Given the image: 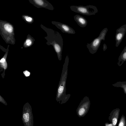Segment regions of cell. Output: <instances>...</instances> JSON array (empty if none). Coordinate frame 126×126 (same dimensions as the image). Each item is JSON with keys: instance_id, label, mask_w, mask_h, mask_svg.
<instances>
[{"instance_id": "1", "label": "cell", "mask_w": 126, "mask_h": 126, "mask_svg": "<svg viewBox=\"0 0 126 126\" xmlns=\"http://www.w3.org/2000/svg\"><path fill=\"white\" fill-rule=\"evenodd\" d=\"M40 27L47 33V36L44 37L47 40L46 44L48 46H53L58 59L61 61L63 45V39L61 35L58 32L47 28L42 24Z\"/></svg>"}, {"instance_id": "2", "label": "cell", "mask_w": 126, "mask_h": 126, "mask_svg": "<svg viewBox=\"0 0 126 126\" xmlns=\"http://www.w3.org/2000/svg\"><path fill=\"white\" fill-rule=\"evenodd\" d=\"M69 57L67 55L63 66L61 76L57 89L56 100L62 104L66 102L70 96V94H66V82L67 78Z\"/></svg>"}, {"instance_id": "3", "label": "cell", "mask_w": 126, "mask_h": 126, "mask_svg": "<svg viewBox=\"0 0 126 126\" xmlns=\"http://www.w3.org/2000/svg\"><path fill=\"white\" fill-rule=\"evenodd\" d=\"M0 34L6 44L16 43L13 25L6 21L0 20Z\"/></svg>"}, {"instance_id": "4", "label": "cell", "mask_w": 126, "mask_h": 126, "mask_svg": "<svg viewBox=\"0 0 126 126\" xmlns=\"http://www.w3.org/2000/svg\"><path fill=\"white\" fill-rule=\"evenodd\" d=\"M108 30L107 28H104L101 31L98 37L94 39L90 43H87V47L91 53L94 54L97 52L101 41L105 40Z\"/></svg>"}, {"instance_id": "5", "label": "cell", "mask_w": 126, "mask_h": 126, "mask_svg": "<svg viewBox=\"0 0 126 126\" xmlns=\"http://www.w3.org/2000/svg\"><path fill=\"white\" fill-rule=\"evenodd\" d=\"M70 8L72 11L87 16L95 15L98 11L95 6L89 5L86 6L72 5Z\"/></svg>"}, {"instance_id": "6", "label": "cell", "mask_w": 126, "mask_h": 126, "mask_svg": "<svg viewBox=\"0 0 126 126\" xmlns=\"http://www.w3.org/2000/svg\"><path fill=\"white\" fill-rule=\"evenodd\" d=\"M33 116L32 107L28 103L24 105L22 119L24 126H33Z\"/></svg>"}, {"instance_id": "7", "label": "cell", "mask_w": 126, "mask_h": 126, "mask_svg": "<svg viewBox=\"0 0 126 126\" xmlns=\"http://www.w3.org/2000/svg\"><path fill=\"white\" fill-rule=\"evenodd\" d=\"M90 105L89 98L85 96L80 102L76 110L77 114L79 117H84L87 113Z\"/></svg>"}, {"instance_id": "8", "label": "cell", "mask_w": 126, "mask_h": 126, "mask_svg": "<svg viewBox=\"0 0 126 126\" xmlns=\"http://www.w3.org/2000/svg\"><path fill=\"white\" fill-rule=\"evenodd\" d=\"M29 2L37 8H44L53 10L54 8L52 4L46 0H29Z\"/></svg>"}, {"instance_id": "9", "label": "cell", "mask_w": 126, "mask_h": 126, "mask_svg": "<svg viewBox=\"0 0 126 126\" xmlns=\"http://www.w3.org/2000/svg\"><path fill=\"white\" fill-rule=\"evenodd\" d=\"M51 23L63 33L72 34H74L76 33L74 29L66 24L53 21H52Z\"/></svg>"}, {"instance_id": "10", "label": "cell", "mask_w": 126, "mask_h": 126, "mask_svg": "<svg viewBox=\"0 0 126 126\" xmlns=\"http://www.w3.org/2000/svg\"><path fill=\"white\" fill-rule=\"evenodd\" d=\"M126 32V24L122 26L116 30L115 35L116 47H117L122 42Z\"/></svg>"}, {"instance_id": "11", "label": "cell", "mask_w": 126, "mask_h": 126, "mask_svg": "<svg viewBox=\"0 0 126 126\" xmlns=\"http://www.w3.org/2000/svg\"><path fill=\"white\" fill-rule=\"evenodd\" d=\"M120 110L119 109L116 108L112 110L110 114L109 120L114 126L117 125Z\"/></svg>"}, {"instance_id": "12", "label": "cell", "mask_w": 126, "mask_h": 126, "mask_svg": "<svg viewBox=\"0 0 126 126\" xmlns=\"http://www.w3.org/2000/svg\"><path fill=\"white\" fill-rule=\"evenodd\" d=\"M74 19L78 24L81 28H84L87 25L88 22L83 16L79 15L74 16Z\"/></svg>"}, {"instance_id": "13", "label": "cell", "mask_w": 126, "mask_h": 126, "mask_svg": "<svg viewBox=\"0 0 126 126\" xmlns=\"http://www.w3.org/2000/svg\"><path fill=\"white\" fill-rule=\"evenodd\" d=\"M35 40L33 37L28 34L23 43V47L28 48L32 46L34 44Z\"/></svg>"}, {"instance_id": "14", "label": "cell", "mask_w": 126, "mask_h": 126, "mask_svg": "<svg viewBox=\"0 0 126 126\" xmlns=\"http://www.w3.org/2000/svg\"><path fill=\"white\" fill-rule=\"evenodd\" d=\"M117 64L121 66L125 61H126V46L122 51L118 59Z\"/></svg>"}, {"instance_id": "15", "label": "cell", "mask_w": 126, "mask_h": 126, "mask_svg": "<svg viewBox=\"0 0 126 126\" xmlns=\"http://www.w3.org/2000/svg\"><path fill=\"white\" fill-rule=\"evenodd\" d=\"M112 85L114 87L122 88L124 93L126 94V81L117 82Z\"/></svg>"}, {"instance_id": "16", "label": "cell", "mask_w": 126, "mask_h": 126, "mask_svg": "<svg viewBox=\"0 0 126 126\" xmlns=\"http://www.w3.org/2000/svg\"><path fill=\"white\" fill-rule=\"evenodd\" d=\"M22 17L24 20L27 23L31 24L34 22V20L33 18L29 15H23L22 16Z\"/></svg>"}, {"instance_id": "17", "label": "cell", "mask_w": 126, "mask_h": 126, "mask_svg": "<svg viewBox=\"0 0 126 126\" xmlns=\"http://www.w3.org/2000/svg\"><path fill=\"white\" fill-rule=\"evenodd\" d=\"M126 124L125 118L123 115L121 118L118 126H126Z\"/></svg>"}, {"instance_id": "18", "label": "cell", "mask_w": 126, "mask_h": 126, "mask_svg": "<svg viewBox=\"0 0 126 126\" xmlns=\"http://www.w3.org/2000/svg\"><path fill=\"white\" fill-rule=\"evenodd\" d=\"M0 63L2 67L4 68V69H6L7 66V64L6 61L3 63Z\"/></svg>"}, {"instance_id": "19", "label": "cell", "mask_w": 126, "mask_h": 126, "mask_svg": "<svg viewBox=\"0 0 126 126\" xmlns=\"http://www.w3.org/2000/svg\"><path fill=\"white\" fill-rule=\"evenodd\" d=\"M0 101L5 105H7V104L6 101L1 96H0Z\"/></svg>"}, {"instance_id": "20", "label": "cell", "mask_w": 126, "mask_h": 126, "mask_svg": "<svg viewBox=\"0 0 126 126\" xmlns=\"http://www.w3.org/2000/svg\"><path fill=\"white\" fill-rule=\"evenodd\" d=\"M23 73L26 77H27L30 76V73L27 70H25L23 72Z\"/></svg>"}, {"instance_id": "21", "label": "cell", "mask_w": 126, "mask_h": 126, "mask_svg": "<svg viewBox=\"0 0 126 126\" xmlns=\"http://www.w3.org/2000/svg\"><path fill=\"white\" fill-rule=\"evenodd\" d=\"M103 48L104 51H105L107 49V46L105 44H104Z\"/></svg>"}, {"instance_id": "22", "label": "cell", "mask_w": 126, "mask_h": 126, "mask_svg": "<svg viewBox=\"0 0 126 126\" xmlns=\"http://www.w3.org/2000/svg\"><path fill=\"white\" fill-rule=\"evenodd\" d=\"M105 126H114L112 124H109L108 123H106L105 124Z\"/></svg>"}, {"instance_id": "23", "label": "cell", "mask_w": 126, "mask_h": 126, "mask_svg": "<svg viewBox=\"0 0 126 126\" xmlns=\"http://www.w3.org/2000/svg\"></svg>"}]
</instances>
